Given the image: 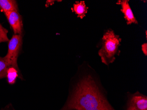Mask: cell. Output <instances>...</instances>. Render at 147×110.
I'll return each mask as SVG.
<instances>
[{
  "label": "cell",
  "mask_w": 147,
  "mask_h": 110,
  "mask_svg": "<svg viewBox=\"0 0 147 110\" xmlns=\"http://www.w3.org/2000/svg\"><path fill=\"white\" fill-rule=\"evenodd\" d=\"M89 8L86 6L84 1H76L74 4L72 10L77 15L78 17L82 19L86 16Z\"/></svg>",
  "instance_id": "cell-8"
},
{
  "label": "cell",
  "mask_w": 147,
  "mask_h": 110,
  "mask_svg": "<svg viewBox=\"0 0 147 110\" xmlns=\"http://www.w3.org/2000/svg\"><path fill=\"white\" fill-rule=\"evenodd\" d=\"M22 44V35L14 34L9 40L8 53L5 57L10 66L18 68L17 59Z\"/></svg>",
  "instance_id": "cell-3"
},
{
  "label": "cell",
  "mask_w": 147,
  "mask_h": 110,
  "mask_svg": "<svg viewBox=\"0 0 147 110\" xmlns=\"http://www.w3.org/2000/svg\"><path fill=\"white\" fill-rule=\"evenodd\" d=\"M116 4L121 5V11L123 14L124 17L126 20L127 24L130 25L132 24H138V21L136 20L130 8L129 4V1L119 0L116 2Z\"/></svg>",
  "instance_id": "cell-6"
},
{
  "label": "cell",
  "mask_w": 147,
  "mask_h": 110,
  "mask_svg": "<svg viewBox=\"0 0 147 110\" xmlns=\"http://www.w3.org/2000/svg\"><path fill=\"white\" fill-rule=\"evenodd\" d=\"M124 110H147V97L137 91L134 93H128Z\"/></svg>",
  "instance_id": "cell-4"
},
{
  "label": "cell",
  "mask_w": 147,
  "mask_h": 110,
  "mask_svg": "<svg viewBox=\"0 0 147 110\" xmlns=\"http://www.w3.org/2000/svg\"><path fill=\"white\" fill-rule=\"evenodd\" d=\"M18 11V5L14 0H0V11L5 12Z\"/></svg>",
  "instance_id": "cell-7"
},
{
  "label": "cell",
  "mask_w": 147,
  "mask_h": 110,
  "mask_svg": "<svg viewBox=\"0 0 147 110\" xmlns=\"http://www.w3.org/2000/svg\"><path fill=\"white\" fill-rule=\"evenodd\" d=\"M54 1H47V3L46 4V6L48 7L49 5H51L54 4Z\"/></svg>",
  "instance_id": "cell-13"
},
{
  "label": "cell",
  "mask_w": 147,
  "mask_h": 110,
  "mask_svg": "<svg viewBox=\"0 0 147 110\" xmlns=\"http://www.w3.org/2000/svg\"><path fill=\"white\" fill-rule=\"evenodd\" d=\"M145 32H146V38H147V30H146V31H145Z\"/></svg>",
  "instance_id": "cell-14"
},
{
  "label": "cell",
  "mask_w": 147,
  "mask_h": 110,
  "mask_svg": "<svg viewBox=\"0 0 147 110\" xmlns=\"http://www.w3.org/2000/svg\"><path fill=\"white\" fill-rule=\"evenodd\" d=\"M121 41L120 36L115 34L112 30H108L104 34L102 46L98 52L103 63L109 66L114 62L116 56H119L120 53L119 47Z\"/></svg>",
  "instance_id": "cell-2"
},
{
  "label": "cell",
  "mask_w": 147,
  "mask_h": 110,
  "mask_svg": "<svg viewBox=\"0 0 147 110\" xmlns=\"http://www.w3.org/2000/svg\"><path fill=\"white\" fill-rule=\"evenodd\" d=\"M8 30L0 24V43L9 42V40L8 38Z\"/></svg>",
  "instance_id": "cell-11"
},
{
  "label": "cell",
  "mask_w": 147,
  "mask_h": 110,
  "mask_svg": "<svg viewBox=\"0 0 147 110\" xmlns=\"http://www.w3.org/2000/svg\"><path fill=\"white\" fill-rule=\"evenodd\" d=\"M4 13L14 34L22 35L23 23L21 16L18 11H10Z\"/></svg>",
  "instance_id": "cell-5"
},
{
  "label": "cell",
  "mask_w": 147,
  "mask_h": 110,
  "mask_svg": "<svg viewBox=\"0 0 147 110\" xmlns=\"http://www.w3.org/2000/svg\"><path fill=\"white\" fill-rule=\"evenodd\" d=\"M19 68L10 66L7 71L6 77L8 83L10 85L15 83L16 79L19 77Z\"/></svg>",
  "instance_id": "cell-9"
},
{
  "label": "cell",
  "mask_w": 147,
  "mask_h": 110,
  "mask_svg": "<svg viewBox=\"0 0 147 110\" xmlns=\"http://www.w3.org/2000/svg\"><path fill=\"white\" fill-rule=\"evenodd\" d=\"M59 110H116L110 104L96 78L91 74L82 75Z\"/></svg>",
  "instance_id": "cell-1"
},
{
  "label": "cell",
  "mask_w": 147,
  "mask_h": 110,
  "mask_svg": "<svg viewBox=\"0 0 147 110\" xmlns=\"http://www.w3.org/2000/svg\"><path fill=\"white\" fill-rule=\"evenodd\" d=\"M9 67L10 66L5 57H0V79L6 77L7 71Z\"/></svg>",
  "instance_id": "cell-10"
},
{
  "label": "cell",
  "mask_w": 147,
  "mask_h": 110,
  "mask_svg": "<svg viewBox=\"0 0 147 110\" xmlns=\"http://www.w3.org/2000/svg\"><path fill=\"white\" fill-rule=\"evenodd\" d=\"M142 50L145 56L147 55V44L144 43L142 45Z\"/></svg>",
  "instance_id": "cell-12"
}]
</instances>
